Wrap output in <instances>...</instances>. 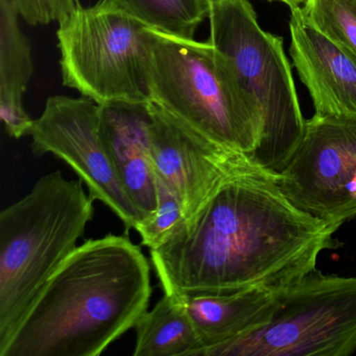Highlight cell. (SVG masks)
Wrapping results in <instances>:
<instances>
[{"label":"cell","mask_w":356,"mask_h":356,"mask_svg":"<svg viewBox=\"0 0 356 356\" xmlns=\"http://www.w3.org/2000/svg\"><path fill=\"white\" fill-rule=\"evenodd\" d=\"M276 180L296 207L337 232L356 216V120L314 114Z\"/></svg>","instance_id":"8"},{"label":"cell","mask_w":356,"mask_h":356,"mask_svg":"<svg viewBox=\"0 0 356 356\" xmlns=\"http://www.w3.org/2000/svg\"><path fill=\"white\" fill-rule=\"evenodd\" d=\"M209 42L226 58L262 127L258 168L280 174L299 145L305 122L283 39L260 28L248 0H212Z\"/></svg>","instance_id":"5"},{"label":"cell","mask_w":356,"mask_h":356,"mask_svg":"<svg viewBox=\"0 0 356 356\" xmlns=\"http://www.w3.org/2000/svg\"><path fill=\"white\" fill-rule=\"evenodd\" d=\"M151 266L126 235L88 239L62 262L0 356H99L149 308Z\"/></svg>","instance_id":"2"},{"label":"cell","mask_w":356,"mask_h":356,"mask_svg":"<svg viewBox=\"0 0 356 356\" xmlns=\"http://www.w3.org/2000/svg\"><path fill=\"white\" fill-rule=\"evenodd\" d=\"M302 10L316 30L356 57V0H307Z\"/></svg>","instance_id":"17"},{"label":"cell","mask_w":356,"mask_h":356,"mask_svg":"<svg viewBox=\"0 0 356 356\" xmlns=\"http://www.w3.org/2000/svg\"><path fill=\"white\" fill-rule=\"evenodd\" d=\"M157 197V208L153 216L139 222L135 228L140 235L143 245L149 250L157 249L163 245L184 220L180 202L158 177Z\"/></svg>","instance_id":"18"},{"label":"cell","mask_w":356,"mask_h":356,"mask_svg":"<svg viewBox=\"0 0 356 356\" xmlns=\"http://www.w3.org/2000/svg\"><path fill=\"white\" fill-rule=\"evenodd\" d=\"M99 114V136L106 153L141 220H147L158 203L149 138L151 101L102 104Z\"/></svg>","instance_id":"12"},{"label":"cell","mask_w":356,"mask_h":356,"mask_svg":"<svg viewBox=\"0 0 356 356\" xmlns=\"http://www.w3.org/2000/svg\"><path fill=\"white\" fill-rule=\"evenodd\" d=\"M83 184L49 172L0 212V346L84 236L95 200Z\"/></svg>","instance_id":"3"},{"label":"cell","mask_w":356,"mask_h":356,"mask_svg":"<svg viewBox=\"0 0 356 356\" xmlns=\"http://www.w3.org/2000/svg\"><path fill=\"white\" fill-rule=\"evenodd\" d=\"M57 38L64 86L99 105L149 101V28L112 0L79 3L59 22Z\"/></svg>","instance_id":"6"},{"label":"cell","mask_w":356,"mask_h":356,"mask_svg":"<svg viewBox=\"0 0 356 356\" xmlns=\"http://www.w3.org/2000/svg\"><path fill=\"white\" fill-rule=\"evenodd\" d=\"M145 80L152 103L258 168L261 124L226 58L209 41L149 29Z\"/></svg>","instance_id":"4"},{"label":"cell","mask_w":356,"mask_h":356,"mask_svg":"<svg viewBox=\"0 0 356 356\" xmlns=\"http://www.w3.org/2000/svg\"><path fill=\"white\" fill-rule=\"evenodd\" d=\"M291 54L316 115L356 120V57L327 38L302 7L291 8Z\"/></svg>","instance_id":"11"},{"label":"cell","mask_w":356,"mask_h":356,"mask_svg":"<svg viewBox=\"0 0 356 356\" xmlns=\"http://www.w3.org/2000/svg\"><path fill=\"white\" fill-rule=\"evenodd\" d=\"M356 351V277L312 268L279 298L268 320L203 356H349Z\"/></svg>","instance_id":"7"},{"label":"cell","mask_w":356,"mask_h":356,"mask_svg":"<svg viewBox=\"0 0 356 356\" xmlns=\"http://www.w3.org/2000/svg\"><path fill=\"white\" fill-rule=\"evenodd\" d=\"M134 356L202 355L204 347L180 296L165 293L134 327Z\"/></svg>","instance_id":"15"},{"label":"cell","mask_w":356,"mask_h":356,"mask_svg":"<svg viewBox=\"0 0 356 356\" xmlns=\"http://www.w3.org/2000/svg\"><path fill=\"white\" fill-rule=\"evenodd\" d=\"M99 105L87 97L54 95L34 120L30 136L35 157L51 154L78 175L95 201L109 207L127 232L141 218L124 193L99 136Z\"/></svg>","instance_id":"9"},{"label":"cell","mask_w":356,"mask_h":356,"mask_svg":"<svg viewBox=\"0 0 356 356\" xmlns=\"http://www.w3.org/2000/svg\"><path fill=\"white\" fill-rule=\"evenodd\" d=\"M151 113L154 168L182 205L183 222L193 218L227 177L253 165L245 156L214 143L152 102Z\"/></svg>","instance_id":"10"},{"label":"cell","mask_w":356,"mask_h":356,"mask_svg":"<svg viewBox=\"0 0 356 356\" xmlns=\"http://www.w3.org/2000/svg\"><path fill=\"white\" fill-rule=\"evenodd\" d=\"M334 233L296 207L275 175L250 165L227 177L151 259L165 293L284 286L337 248Z\"/></svg>","instance_id":"1"},{"label":"cell","mask_w":356,"mask_h":356,"mask_svg":"<svg viewBox=\"0 0 356 356\" xmlns=\"http://www.w3.org/2000/svg\"><path fill=\"white\" fill-rule=\"evenodd\" d=\"M295 283L284 286L249 287L228 293H177L203 343L201 356L206 350L264 325L280 296Z\"/></svg>","instance_id":"13"},{"label":"cell","mask_w":356,"mask_h":356,"mask_svg":"<svg viewBox=\"0 0 356 356\" xmlns=\"http://www.w3.org/2000/svg\"><path fill=\"white\" fill-rule=\"evenodd\" d=\"M270 1H281V3L289 6V8H293L302 7L307 0H270Z\"/></svg>","instance_id":"19"},{"label":"cell","mask_w":356,"mask_h":356,"mask_svg":"<svg viewBox=\"0 0 356 356\" xmlns=\"http://www.w3.org/2000/svg\"><path fill=\"white\" fill-rule=\"evenodd\" d=\"M19 17L13 0H0V120L8 135L15 139L30 134L34 124L24 107L34 62Z\"/></svg>","instance_id":"14"},{"label":"cell","mask_w":356,"mask_h":356,"mask_svg":"<svg viewBox=\"0 0 356 356\" xmlns=\"http://www.w3.org/2000/svg\"><path fill=\"white\" fill-rule=\"evenodd\" d=\"M127 13L170 36L193 40L197 28L209 17L212 0H112Z\"/></svg>","instance_id":"16"}]
</instances>
